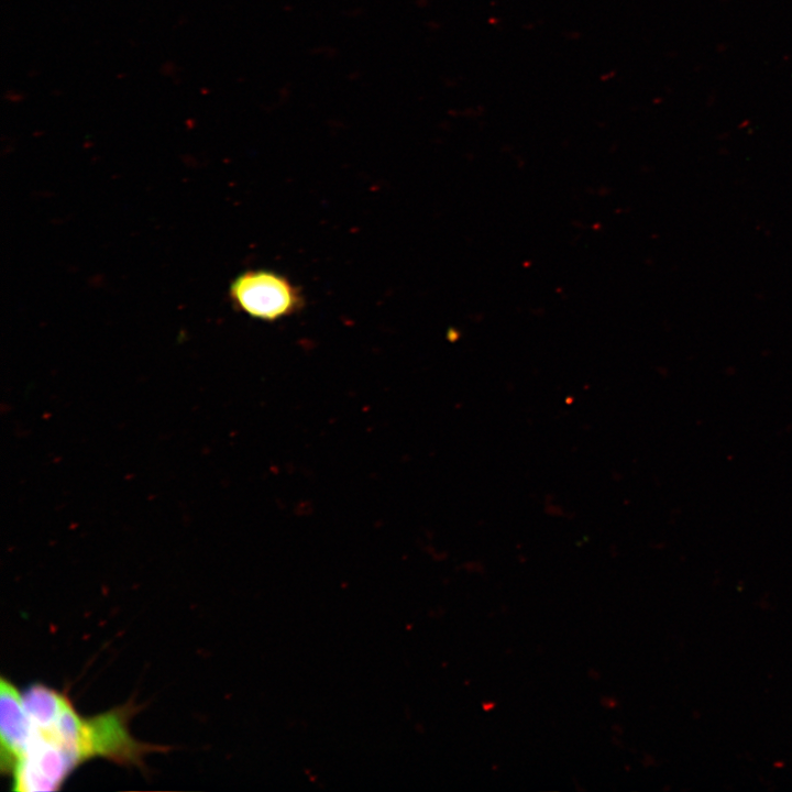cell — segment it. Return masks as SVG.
<instances>
[{"instance_id":"obj_1","label":"cell","mask_w":792,"mask_h":792,"mask_svg":"<svg viewBox=\"0 0 792 792\" xmlns=\"http://www.w3.org/2000/svg\"><path fill=\"white\" fill-rule=\"evenodd\" d=\"M234 307L248 316L275 321L297 312L304 304L300 290L286 276L268 270H251L230 284Z\"/></svg>"},{"instance_id":"obj_2","label":"cell","mask_w":792,"mask_h":792,"mask_svg":"<svg viewBox=\"0 0 792 792\" xmlns=\"http://www.w3.org/2000/svg\"><path fill=\"white\" fill-rule=\"evenodd\" d=\"M79 763L81 761L78 756L52 735L32 728L28 746L12 770L13 790L23 792L58 790Z\"/></svg>"},{"instance_id":"obj_3","label":"cell","mask_w":792,"mask_h":792,"mask_svg":"<svg viewBox=\"0 0 792 792\" xmlns=\"http://www.w3.org/2000/svg\"><path fill=\"white\" fill-rule=\"evenodd\" d=\"M131 706H122L84 721L82 755L87 760L103 757L121 765H140L157 746L141 743L130 733Z\"/></svg>"},{"instance_id":"obj_4","label":"cell","mask_w":792,"mask_h":792,"mask_svg":"<svg viewBox=\"0 0 792 792\" xmlns=\"http://www.w3.org/2000/svg\"><path fill=\"white\" fill-rule=\"evenodd\" d=\"M32 725L23 696L6 678L0 683V766L2 772H12L31 738Z\"/></svg>"},{"instance_id":"obj_5","label":"cell","mask_w":792,"mask_h":792,"mask_svg":"<svg viewBox=\"0 0 792 792\" xmlns=\"http://www.w3.org/2000/svg\"><path fill=\"white\" fill-rule=\"evenodd\" d=\"M22 696L33 728H46L52 726L62 708L69 700L62 693L43 684H34L30 686Z\"/></svg>"}]
</instances>
